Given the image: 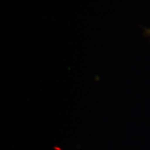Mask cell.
I'll return each mask as SVG.
<instances>
[{
	"label": "cell",
	"mask_w": 150,
	"mask_h": 150,
	"mask_svg": "<svg viewBox=\"0 0 150 150\" xmlns=\"http://www.w3.org/2000/svg\"><path fill=\"white\" fill-rule=\"evenodd\" d=\"M144 36H146V37H149L150 38V28H144Z\"/></svg>",
	"instance_id": "obj_1"
}]
</instances>
